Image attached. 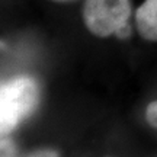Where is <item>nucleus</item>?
Returning a JSON list of instances; mask_svg holds the SVG:
<instances>
[{
    "instance_id": "nucleus-1",
    "label": "nucleus",
    "mask_w": 157,
    "mask_h": 157,
    "mask_svg": "<svg viewBox=\"0 0 157 157\" xmlns=\"http://www.w3.org/2000/svg\"><path fill=\"white\" fill-rule=\"evenodd\" d=\"M131 16L129 0H86L83 19L92 34L98 36L117 35L128 38L131 34L128 19Z\"/></svg>"
},
{
    "instance_id": "nucleus-2",
    "label": "nucleus",
    "mask_w": 157,
    "mask_h": 157,
    "mask_svg": "<svg viewBox=\"0 0 157 157\" xmlns=\"http://www.w3.org/2000/svg\"><path fill=\"white\" fill-rule=\"evenodd\" d=\"M36 98V84L29 77H19L0 84V135L15 128L34 109Z\"/></svg>"
},
{
    "instance_id": "nucleus-3",
    "label": "nucleus",
    "mask_w": 157,
    "mask_h": 157,
    "mask_svg": "<svg viewBox=\"0 0 157 157\" xmlns=\"http://www.w3.org/2000/svg\"><path fill=\"white\" fill-rule=\"evenodd\" d=\"M135 23L143 38L157 41V0H146L137 9Z\"/></svg>"
},
{
    "instance_id": "nucleus-4",
    "label": "nucleus",
    "mask_w": 157,
    "mask_h": 157,
    "mask_svg": "<svg viewBox=\"0 0 157 157\" xmlns=\"http://www.w3.org/2000/svg\"><path fill=\"white\" fill-rule=\"evenodd\" d=\"M146 117H147V121H148L150 125L157 127V101L151 102V103L147 106Z\"/></svg>"
},
{
    "instance_id": "nucleus-5",
    "label": "nucleus",
    "mask_w": 157,
    "mask_h": 157,
    "mask_svg": "<svg viewBox=\"0 0 157 157\" xmlns=\"http://www.w3.org/2000/svg\"><path fill=\"white\" fill-rule=\"evenodd\" d=\"M15 146L10 141H0V157H15Z\"/></svg>"
},
{
    "instance_id": "nucleus-6",
    "label": "nucleus",
    "mask_w": 157,
    "mask_h": 157,
    "mask_svg": "<svg viewBox=\"0 0 157 157\" xmlns=\"http://www.w3.org/2000/svg\"><path fill=\"white\" fill-rule=\"evenodd\" d=\"M29 157H57V154L54 151H38Z\"/></svg>"
},
{
    "instance_id": "nucleus-7",
    "label": "nucleus",
    "mask_w": 157,
    "mask_h": 157,
    "mask_svg": "<svg viewBox=\"0 0 157 157\" xmlns=\"http://www.w3.org/2000/svg\"><path fill=\"white\" fill-rule=\"evenodd\" d=\"M57 2H67V0H57Z\"/></svg>"
}]
</instances>
